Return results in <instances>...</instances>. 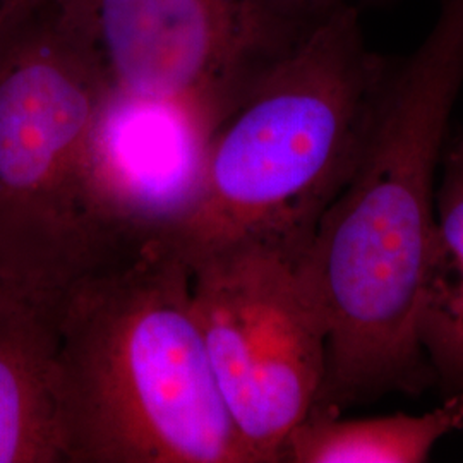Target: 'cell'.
<instances>
[{
	"label": "cell",
	"mask_w": 463,
	"mask_h": 463,
	"mask_svg": "<svg viewBox=\"0 0 463 463\" xmlns=\"http://www.w3.org/2000/svg\"><path fill=\"white\" fill-rule=\"evenodd\" d=\"M110 90L229 114L311 23L266 0H61Z\"/></svg>",
	"instance_id": "6"
},
{
	"label": "cell",
	"mask_w": 463,
	"mask_h": 463,
	"mask_svg": "<svg viewBox=\"0 0 463 463\" xmlns=\"http://www.w3.org/2000/svg\"><path fill=\"white\" fill-rule=\"evenodd\" d=\"M304 252L244 237L185 260L218 388L258 463H280L285 438L313 411L325 380L326 328Z\"/></svg>",
	"instance_id": "5"
},
{
	"label": "cell",
	"mask_w": 463,
	"mask_h": 463,
	"mask_svg": "<svg viewBox=\"0 0 463 463\" xmlns=\"http://www.w3.org/2000/svg\"><path fill=\"white\" fill-rule=\"evenodd\" d=\"M57 348V309L0 283V463H66Z\"/></svg>",
	"instance_id": "8"
},
{
	"label": "cell",
	"mask_w": 463,
	"mask_h": 463,
	"mask_svg": "<svg viewBox=\"0 0 463 463\" xmlns=\"http://www.w3.org/2000/svg\"><path fill=\"white\" fill-rule=\"evenodd\" d=\"M417 338L432 376L463 392V177L447 168L436 193V225L422 281Z\"/></svg>",
	"instance_id": "10"
},
{
	"label": "cell",
	"mask_w": 463,
	"mask_h": 463,
	"mask_svg": "<svg viewBox=\"0 0 463 463\" xmlns=\"http://www.w3.org/2000/svg\"><path fill=\"white\" fill-rule=\"evenodd\" d=\"M107 91L61 0L0 43V283L53 309L145 241L109 212L95 183Z\"/></svg>",
	"instance_id": "4"
},
{
	"label": "cell",
	"mask_w": 463,
	"mask_h": 463,
	"mask_svg": "<svg viewBox=\"0 0 463 463\" xmlns=\"http://www.w3.org/2000/svg\"><path fill=\"white\" fill-rule=\"evenodd\" d=\"M463 84V0H441L426 40L395 67L352 177L302 256L326 328L313 411L340 414L434 380L417 313L436 225V165Z\"/></svg>",
	"instance_id": "1"
},
{
	"label": "cell",
	"mask_w": 463,
	"mask_h": 463,
	"mask_svg": "<svg viewBox=\"0 0 463 463\" xmlns=\"http://www.w3.org/2000/svg\"><path fill=\"white\" fill-rule=\"evenodd\" d=\"M57 326L66 463H258L218 388L189 265L165 235L74 283Z\"/></svg>",
	"instance_id": "2"
},
{
	"label": "cell",
	"mask_w": 463,
	"mask_h": 463,
	"mask_svg": "<svg viewBox=\"0 0 463 463\" xmlns=\"http://www.w3.org/2000/svg\"><path fill=\"white\" fill-rule=\"evenodd\" d=\"M220 118L194 105L107 91L93 133V175L109 212L139 239L194 208Z\"/></svg>",
	"instance_id": "7"
},
{
	"label": "cell",
	"mask_w": 463,
	"mask_h": 463,
	"mask_svg": "<svg viewBox=\"0 0 463 463\" xmlns=\"http://www.w3.org/2000/svg\"><path fill=\"white\" fill-rule=\"evenodd\" d=\"M447 168L460 174L463 177V137L460 139V143L451 151V155L448 158Z\"/></svg>",
	"instance_id": "13"
},
{
	"label": "cell",
	"mask_w": 463,
	"mask_h": 463,
	"mask_svg": "<svg viewBox=\"0 0 463 463\" xmlns=\"http://www.w3.org/2000/svg\"><path fill=\"white\" fill-rule=\"evenodd\" d=\"M395 67L357 9L313 19L216 126L194 208L164 233L184 260L261 237L307 249L359 164Z\"/></svg>",
	"instance_id": "3"
},
{
	"label": "cell",
	"mask_w": 463,
	"mask_h": 463,
	"mask_svg": "<svg viewBox=\"0 0 463 463\" xmlns=\"http://www.w3.org/2000/svg\"><path fill=\"white\" fill-rule=\"evenodd\" d=\"M453 430H463V392L426 414L344 419L311 411L288 432L280 463H422Z\"/></svg>",
	"instance_id": "9"
},
{
	"label": "cell",
	"mask_w": 463,
	"mask_h": 463,
	"mask_svg": "<svg viewBox=\"0 0 463 463\" xmlns=\"http://www.w3.org/2000/svg\"><path fill=\"white\" fill-rule=\"evenodd\" d=\"M52 0H0V43L40 14Z\"/></svg>",
	"instance_id": "11"
},
{
	"label": "cell",
	"mask_w": 463,
	"mask_h": 463,
	"mask_svg": "<svg viewBox=\"0 0 463 463\" xmlns=\"http://www.w3.org/2000/svg\"><path fill=\"white\" fill-rule=\"evenodd\" d=\"M275 9L298 21L309 23L315 17L328 13L331 9L348 4L347 0H266Z\"/></svg>",
	"instance_id": "12"
}]
</instances>
